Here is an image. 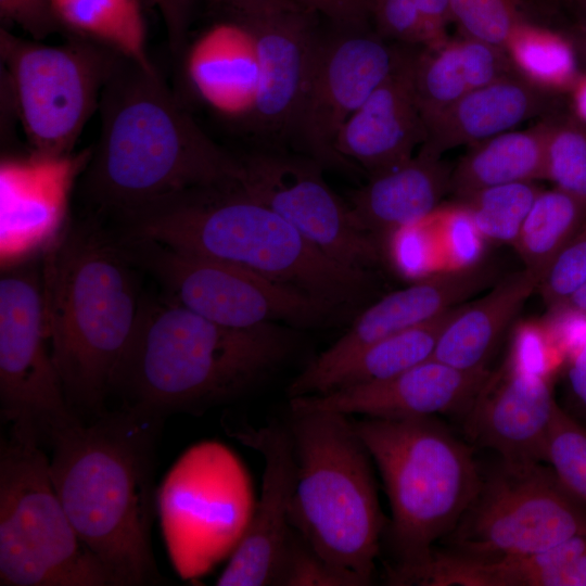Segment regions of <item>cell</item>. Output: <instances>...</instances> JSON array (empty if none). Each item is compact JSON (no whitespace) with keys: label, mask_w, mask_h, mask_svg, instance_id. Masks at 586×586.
I'll list each match as a JSON object with an SVG mask.
<instances>
[{"label":"cell","mask_w":586,"mask_h":586,"mask_svg":"<svg viewBox=\"0 0 586 586\" xmlns=\"http://www.w3.org/2000/svg\"><path fill=\"white\" fill-rule=\"evenodd\" d=\"M101 130L85 167V198L116 219L184 192L242 181L237 156L195 123L156 69L122 56L101 99Z\"/></svg>","instance_id":"6da1fadb"},{"label":"cell","mask_w":586,"mask_h":586,"mask_svg":"<svg viewBox=\"0 0 586 586\" xmlns=\"http://www.w3.org/2000/svg\"><path fill=\"white\" fill-rule=\"evenodd\" d=\"M162 417L128 405L89 425L76 419L48 436L55 492L79 539L112 585L160 581L150 532Z\"/></svg>","instance_id":"7a4b0ae2"},{"label":"cell","mask_w":586,"mask_h":586,"mask_svg":"<svg viewBox=\"0 0 586 586\" xmlns=\"http://www.w3.org/2000/svg\"><path fill=\"white\" fill-rule=\"evenodd\" d=\"M46 320L69 408L98 410L118 381L146 298L135 264L98 216L72 221L41 256Z\"/></svg>","instance_id":"3957f363"},{"label":"cell","mask_w":586,"mask_h":586,"mask_svg":"<svg viewBox=\"0 0 586 586\" xmlns=\"http://www.w3.org/2000/svg\"><path fill=\"white\" fill-rule=\"evenodd\" d=\"M118 221L119 233L232 264L344 310L373 286L372 271L324 255L241 181L191 190Z\"/></svg>","instance_id":"277c9868"},{"label":"cell","mask_w":586,"mask_h":586,"mask_svg":"<svg viewBox=\"0 0 586 586\" xmlns=\"http://www.w3.org/2000/svg\"><path fill=\"white\" fill-rule=\"evenodd\" d=\"M293 333L277 323L232 329L166 296L148 297L117 388L129 405L163 416L230 400L288 355Z\"/></svg>","instance_id":"5b68a950"},{"label":"cell","mask_w":586,"mask_h":586,"mask_svg":"<svg viewBox=\"0 0 586 586\" xmlns=\"http://www.w3.org/2000/svg\"><path fill=\"white\" fill-rule=\"evenodd\" d=\"M297 479L290 522L330 564L369 585L384 519L370 455L348 416L291 411Z\"/></svg>","instance_id":"8992f818"},{"label":"cell","mask_w":586,"mask_h":586,"mask_svg":"<svg viewBox=\"0 0 586 586\" xmlns=\"http://www.w3.org/2000/svg\"><path fill=\"white\" fill-rule=\"evenodd\" d=\"M353 425L384 482L396 564L415 563L454 531L474 499L482 475L473 453L432 417Z\"/></svg>","instance_id":"52a82bcc"},{"label":"cell","mask_w":586,"mask_h":586,"mask_svg":"<svg viewBox=\"0 0 586 586\" xmlns=\"http://www.w3.org/2000/svg\"><path fill=\"white\" fill-rule=\"evenodd\" d=\"M11 423L0 453V585H112L64 510L38 430Z\"/></svg>","instance_id":"ba28073f"},{"label":"cell","mask_w":586,"mask_h":586,"mask_svg":"<svg viewBox=\"0 0 586 586\" xmlns=\"http://www.w3.org/2000/svg\"><path fill=\"white\" fill-rule=\"evenodd\" d=\"M2 67L33 152H73L119 62L112 48L73 36L63 44L18 38L1 28Z\"/></svg>","instance_id":"9c48e42d"},{"label":"cell","mask_w":586,"mask_h":586,"mask_svg":"<svg viewBox=\"0 0 586 586\" xmlns=\"http://www.w3.org/2000/svg\"><path fill=\"white\" fill-rule=\"evenodd\" d=\"M116 235L128 258L161 285L164 296L220 326L253 329L283 321L314 327L344 310L229 263L149 239Z\"/></svg>","instance_id":"30bf717a"},{"label":"cell","mask_w":586,"mask_h":586,"mask_svg":"<svg viewBox=\"0 0 586 586\" xmlns=\"http://www.w3.org/2000/svg\"><path fill=\"white\" fill-rule=\"evenodd\" d=\"M457 553L496 559L547 550L586 534V504L542 462L501 461L451 532Z\"/></svg>","instance_id":"8fae6325"},{"label":"cell","mask_w":586,"mask_h":586,"mask_svg":"<svg viewBox=\"0 0 586 586\" xmlns=\"http://www.w3.org/2000/svg\"><path fill=\"white\" fill-rule=\"evenodd\" d=\"M407 47L387 41L371 23L319 28L288 140L324 169L355 165L335 148L345 122L391 74Z\"/></svg>","instance_id":"7c38bea8"},{"label":"cell","mask_w":586,"mask_h":586,"mask_svg":"<svg viewBox=\"0 0 586 586\" xmlns=\"http://www.w3.org/2000/svg\"><path fill=\"white\" fill-rule=\"evenodd\" d=\"M254 510L250 477L225 446L205 443L174 468L163 492L173 556L187 576L232 553Z\"/></svg>","instance_id":"4fadbf2b"},{"label":"cell","mask_w":586,"mask_h":586,"mask_svg":"<svg viewBox=\"0 0 586 586\" xmlns=\"http://www.w3.org/2000/svg\"><path fill=\"white\" fill-rule=\"evenodd\" d=\"M0 402L4 421L28 422L40 435L77 419L51 353L41 262L11 266L0 279Z\"/></svg>","instance_id":"5bb4252c"},{"label":"cell","mask_w":586,"mask_h":586,"mask_svg":"<svg viewBox=\"0 0 586 586\" xmlns=\"http://www.w3.org/2000/svg\"><path fill=\"white\" fill-rule=\"evenodd\" d=\"M243 188L291 224L331 259L370 270L382 260V246L357 222L328 186L315 160L303 154L257 151L241 155Z\"/></svg>","instance_id":"9a60e30c"},{"label":"cell","mask_w":586,"mask_h":586,"mask_svg":"<svg viewBox=\"0 0 586 586\" xmlns=\"http://www.w3.org/2000/svg\"><path fill=\"white\" fill-rule=\"evenodd\" d=\"M492 268L479 264L436 271L366 308L351 328L293 379L289 398L321 394L335 373L369 345L426 322L487 286Z\"/></svg>","instance_id":"2e32d148"},{"label":"cell","mask_w":586,"mask_h":586,"mask_svg":"<svg viewBox=\"0 0 586 586\" xmlns=\"http://www.w3.org/2000/svg\"><path fill=\"white\" fill-rule=\"evenodd\" d=\"M264 458L257 505L230 560L216 581L218 586L277 585L293 526L290 508L297 463L288 428L268 425L239 435Z\"/></svg>","instance_id":"e0dca14e"},{"label":"cell","mask_w":586,"mask_h":586,"mask_svg":"<svg viewBox=\"0 0 586 586\" xmlns=\"http://www.w3.org/2000/svg\"><path fill=\"white\" fill-rule=\"evenodd\" d=\"M489 373L430 358L388 379L290 398V409L387 420L464 413Z\"/></svg>","instance_id":"ac0fdd59"},{"label":"cell","mask_w":586,"mask_h":586,"mask_svg":"<svg viewBox=\"0 0 586 586\" xmlns=\"http://www.w3.org/2000/svg\"><path fill=\"white\" fill-rule=\"evenodd\" d=\"M556 404L549 377L507 360L498 372L489 373L463 413V428L501 461L543 462Z\"/></svg>","instance_id":"d6986e66"},{"label":"cell","mask_w":586,"mask_h":586,"mask_svg":"<svg viewBox=\"0 0 586 586\" xmlns=\"http://www.w3.org/2000/svg\"><path fill=\"white\" fill-rule=\"evenodd\" d=\"M318 17L298 2L234 17L249 24L256 38L259 81L249 126L258 135L288 140L320 28Z\"/></svg>","instance_id":"ffe728a7"},{"label":"cell","mask_w":586,"mask_h":586,"mask_svg":"<svg viewBox=\"0 0 586 586\" xmlns=\"http://www.w3.org/2000/svg\"><path fill=\"white\" fill-rule=\"evenodd\" d=\"M420 47H407L400 61L341 128L335 148L348 162L375 175L413 156L425 139L415 93Z\"/></svg>","instance_id":"44dd1931"},{"label":"cell","mask_w":586,"mask_h":586,"mask_svg":"<svg viewBox=\"0 0 586 586\" xmlns=\"http://www.w3.org/2000/svg\"><path fill=\"white\" fill-rule=\"evenodd\" d=\"M586 557V536L547 550L496 559L432 550L425 558L388 572L392 585L423 586H574Z\"/></svg>","instance_id":"7402d4cb"},{"label":"cell","mask_w":586,"mask_h":586,"mask_svg":"<svg viewBox=\"0 0 586 586\" xmlns=\"http://www.w3.org/2000/svg\"><path fill=\"white\" fill-rule=\"evenodd\" d=\"M186 73L195 93L222 116L249 122L257 101L255 35L244 21L214 23L186 49Z\"/></svg>","instance_id":"603a6c76"},{"label":"cell","mask_w":586,"mask_h":586,"mask_svg":"<svg viewBox=\"0 0 586 586\" xmlns=\"http://www.w3.org/2000/svg\"><path fill=\"white\" fill-rule=\"evenodd\" d=\"M556 95L524 80L517 73L472 90L425 123L420 153L442 158L460 145H473L548 115Z\"/></svg>","instance_id":"cb8c5ba5"},{"label":"cell","mask_w":586,"mask_h":586,"mask_svg":"<svg viewBox=\"0 0 586 586\" xmlns=\"http://www.w3.org/2000/svg\"><path fill=\"white\" fill-rule=\"evenodd\" d=\"M451 168L443 158L420 152L392 168L369 176L355 190L349 207L360 227L382 246L400 227L422 220L449 193Z\"/></svg>","instance_id":"d4e9b609"},{"label":"cell","mask_w":586,"mask_h":586,"mask_svg":"<svg viewBox=\"0 0 586 586\" xmlns=\"http://www.w3.org/2000/svg\"><path fill=\"white\" fill-rule=\"evenodd\" d=\"M92 148L80 153L5 157L0 167L1 235L10 230H49L59 222L76 176Z\"/></svg>","instance_id":"484cf974"},{"label":"cell","mask_w":586,"mask_h":586,"mask_svg":"<svg viewBox=\"0 0 586 586\" xmlns=\"http://www.w3.org/2000/svg\"><path fill=\"white\" fill-rule=\"evenodd\" d=\"M513 73L502 48L474 38L462 36L436 48H420L415 93L423 125L472 90Z\"/></svg>","instance_id":"4316f807"},{"label":"cell","mask_w":586,"mask_h":586,"mask_svg":"<svg viewBox=\"0 0 586 586\" xmlns=\"http://www.w3.org/2000/svg\"><path fill=\"white\" fill-rule=\"evenodd\" d=\"M538 281L523 269L508 276L473 304L462 305L440 335L431 358L466 371L486 365L502 333Z\"/></svg>","instance_id":"83f0119b"},{"label":"cell","mask_w":586,"mask_h":586,"mask_svg":"<svg viewBox=\"0 0 586 586\" xmlns=\"http://www.w3.org/2000/svg\"><path fill=\"white\" fill-rule=\"evenodd\" d=\"M547 115L533 127L506 131L473 145L451 170L456 200L513 182L544 179Z\"/></svg>","instance_id":"f1b7e54d"},{"label":"cell","mask_w":586,"mask_h":586,"mask_svg":"<svg viewBox=\"0 0 586 586\" xmlns=\"http://www.w3.org/2000/svg\"><path fill=\"white\" fill-rule=\"evenodd\" d=\"M62 29L100 42L148 71L156 69L146 49L140 0H52Z\"/></svg>","instance_id":"f546056e"},{"label":"cell","mask_w":586,"mask_h":586,"mask_svg":"<svg viewBox=\"0 0 586 586\" xmlns=\"http://www.w3.org/2000/svg\"><path fill=\"white\" fill-rule=\"evenodd\" d=\"M461 307L369 345L335 373L326 392L388 379L430 359L441 333Z\"/></svg>","instance_id":"4dcf8cb0"},{"label":"cell","mask_w":586,"mask_h":586,"mask_svg":"<svg viewBox=\"0 0 586 586\" xmlns=\"http://www.w3.org/2000/svg\"><path fill=\"white\" fill-rule=\"evenodd\" d=\"M504 49L518 75L556 97L568 93L582 71L569 35L536 22L521 23Z\"/></svg>","instance_id":"1f68e13d"},{"label":"cell","mask_w":586,"mask_h":586,"mask_svg":"<svg viewBox=\"0 0 586 586\" xmlns=\"http://www.w3.org/2000/svg\"><path fill=\"white\" fill-rule=\"evenodd\" d=\"M586 219V203L558 189L540 190L515 244L524 269L539 282Z\"/></svg>","instance_id":"d6a6232c"},{"label":"cell","mask_w":586,"mask_h":586,"mask_svg":"<svg viewBox=\"0 0 586 586\" xmlns=\"http://www.w3.org/2000/svg\"><path fill=\"white\" fill-rule=\"evenodd\" d=\"M542 189L533 181L486 188L457 200L484 239L515 244L523 221Z\"/></svg>","instance_id":"836d02e7"},{"label":"cell","mask_w":586,"mask_h":586,"mask_svg":"<svg viewBox=\"0 0 586 586\" xmlns=\"http://www.w3.org/2000/svg\"><path fill=\"white\" fill-rule=\"evenodd\" d=\"M544 179L586 203V125L547 115Z\"/></svg>","instance_id":"e575fe53"},{"label":"cell","mask_w":586,"mask_h":586,"mask_svg":"<svg viewBox=\"0 0 586 586\" xmlns=\"http://www.w3.org/2000/svg\"><path fill=\"white\" fill-rule=\"evenodd\" d=\"M546 462L569 491L586 504V425L558 403L549 423Z\"/></svg>","instance_id":"d590c367"},{"label":"cell","mask_w":586,"mask_h":586,"mask_svg":"<svg viewBox=\"0 0 586 586\" xmlns=\"http://www.w3.org/2000/svg\"><path fill=\"white\" fill-rule=\"evenodd\" d=\"M451 10L462 36L502 49L513 30L528 21L515 0H451Z\"/></svg>","instance_id":"8d00e7d4"},{"label":"cell","mask_w":586,"mask_h":586,"mask_svg":"<svg viewBox=\"0 0 586 586\" xmlns=\"http://www.w3.org/2000/svg\"><path fill=\"white\" fill-rule=\"evenodd\" d=\"M431 214L392 232L384 241L387 256L399 275L419 280L436 272L437 235Z\"/></svg>","instance_id":"74e56055"},{"label":"cell","mask_w":586,"mask_h":586,"mask_svg":"<svg viewBox=\"0 0 586 586\" xmlns=\"http://www.w3.org/2000/svg\"><path fill=\"white\" fill-rule=\"evenodd\" d=\"M369 18L373 29L394 43L436 48L447 41L433 31L412 0H370Z\"/></svg>","instance_id":"f35d334b"},{"label":"cell","mask_w":586,"mask_h":586,"mask_svg":"<svg viewBox=\"0 0 586 586\" xmlns=\"http://www.w3.org/2000/svg\"><path fill=\"white\" fill-rule=\"evenodd\" d=\"M277 585L361 586L359 581L330 564L293 528Z\"/></svg>","instance_id":"ab89813d"},{"label":"cell","mask_w":586,"mask_h":586,"mask_svg":"<svg viewBox=\"0 0 586 586\" xmlns=\"http://www.w3.org/2000/svg\"><path fill=\"white\" fill-rule=\"evenodd\" d=\"M586 281V219L557 255L537 289L548 308L561 305Z\"/></svg>","instance_id":"60d3db41"},{"label":"cell","mask_w":586,"mask_h":586,"mask_svg":"<svg viewBox=\"0 0 586 586\" xmlns=\"http://www.w3.org/2000/svg\"><path fill=\"white\" fill-rule=\"evenodd\" d=\"M437 215L443 254L451 269L476 265L482 253L484 238L468 212L457 203L455 207Z\"/></svg>","instance_id":"b9f144b4"},{"label":"cell","mask_w":586,"mask_h":586,"mask_svg":"<svg viewBox=\"0 0 586 586\" xmlns=\"http://www.w3.org/2000/svg\"><path fill=\"white\" fill-rule=\"evenodd\" d=\"M562 357L544 323L527 321L517 328L507 360L527 371L549 377Z\"/></svg>","instance_id":"7bdbcfd3"},{"label":"cell","mask_w":586,"mask_h":586,"mask_svg":"<svg viewBox=\"0 0 586 586\" xmlns=\"http://www.w3.org/2000/svg\"><path fill=\"white\" fill-rule=\"evenodd\" d=\"M0 15L39 41L62 29L52 0H0Z\"/></svg>","instance_id":"ee69618b"},{"label":"cell","mask_w":586,"mask_h":586,"mask_svg":"<svg viewBox=\"0 0 586 586\" xmlns=\"http://www.w3.org/2000/svg\"><path fill=\"white\" fill-rule=\"evenodd\" d=\"M544 326L563 356H571L586 343V315L564 305L549 308Z\"/></svg>","instance_id":"f6af8a7d"},{"label":"cell","mask_w":586,"mask_h":586,"mask_svg":"<svg viewBox=\"0 0 586 586\" xmlns=\"http://www.w3.org/2000/svg\"><path fill=\"white\" fill-rule=\"evenodd\" d=\"M302 7L334 25L370 23V0H296Z\"/></svg>","instance_id":"bcb514c9"},{"label":"cell","mask_w":586,"mask_h":586,"mask_svg":"<svg viewBox=\"0 0 586 586\" xmlns=\"http://www.w3.org/2000/svg\"><path fill=\"white\" fill-rule=\"evenodd\" d=\"M152 1L164 20L171 52L180 56L187 47L188 10L179 0Z\"/></svg>","instance_id":"7dc6e473"},{"label":"cell","mask_w":586,"mask_h":586,"mask_svg":"<svg viewBox=\"0 0 586 586\" xmlns=\"http://www.w3.org/2000/svg\"><path fill=\"white\" fill-rule=\"evenodd\" d=\"M566 379L572 402L586 418V343L569 356Z\"/></svg>","instance_id":"c3c4849f"},{"label":"cell","mask_w":586,"mask_h":586,"mask_svg":"<svg viewBox=\"0 0 586 586\" xmlns=\"http://www.w3.org/2000/svg\"><path fill=\"white\" fill-rule=\"evenodd\" d=\"M412 2L433 31L442 40H448L446 27L454 22L451 0H412Z\"/></svg>","instance_id":"681fc988"},{"label":"cell","mask_w":586,"mask_h":586,"mask_svg":"<svg viewBox=\"0 0 586 586\" xmlns=\"http://www.w3.org/2000/svg\"><path fill=\"white\" fill-rule=\"evenodd\" d=\"M222 4L231 17L257 14L297 2L296 0H215Z\"/></svg>","instance_id":"f907efd6"},{"label":"cell","mask_w":586,"mask_h":586,"mask_svg":"<svg viewBox=\"0 0 586 586\" xmlns=\"http://www.w3.org/2000/svg\"><path fill=\"white\" fill-rule=\"evenodd\" d=\"M566 94L570 98L572 116L586 125V69L581 71Z\"/></svg>","instance_id":"816d5d0a"},{"label":"cell","mask_w":586,"mask_h":586,"mask_svg":"<svg viewBox=\"0 0 586 586\" xmlns=\"http://www.w3.org/2000/svg\"><path fill=\"white\" fill-rule=\"evenodd\" d=\"M570 0H515L525 17L531 21V15L548 16L557 9L569 4Z\"/></svg>","instance_id":"f5cc1de1"},{"label":"cell","mask_w":586,"mask_h":586,"mask_svg":"<svg viewBox=\"0 0 586 586\" xmlns=\"http://www.w3.org/2000/svg\"><path fill=\"white\" fill-rule=\"evenodd\" d=\"M569 37L575 46L579 63L582 62L586 65V25L577 23Z\"/></svg>","instance_id":"db71d44e"},{"label":"cell","mask_w":586,"mask_h":586,"mask_svg":"<svg viewBox=\"0 0 586 586\" xmlns=\"http://www.w3.org/2000/svg\"><path fill=\"white\" fill-rule=\"evenodd\" d=\"M561 305L568 306L586 315V281L578 289H576Z\"/></svg>","instance_id":"11a10c76"},{"label":"cell","mask_w":586,"mask_h":586,"mask_svg":"<svg viewBox=\"0 0 586 586\" xmlns=\"http://www.w3.org/2000/svg\"><path fill=\"white\" fill-rule=\"evenodd\" d=\"M569 4H574L578 13V23L586 25V0H570Z\"/></svg>","instance_id":"9f6ffc18"},{"label":"cell","mask_w":586,"mask_h":586,"mask_svg":"<svg viewBox=\"0 0 586 586\" xmlns=\"http://www.w3.org/2000/svg\"><path fill=\"white\" fill-rule=\"evenodd\" d=\"M194 0H179V2L183 5L184 9L188 10L189 4Z\"/></svg>","instance_id":"6f0895ef"}]
</instances>
